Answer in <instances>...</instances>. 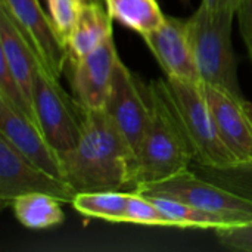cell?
Here are the masks:
<instances>
[{
  "mask_svg": "<svg viewBox=\"0 0 252 252\" xmlns=\"http://www.w3.org/2000/svg\"><path fill=\"white\" fill-rule=\"evenodd\" d=\"M61 159L63 180L77 193L133 190L134 151L103 109L83 112L80 140Z\"/></svg>",
  "mask_w": 252,
  "mask_h": 252,
  "instance_id": "1",
  "label": "cell"
},
{
  "mask_svg": "<svg viewBox=\"0 0 252 252\" xmlns=\"http://www.w3.org/2000/svg\"><path fill=\"white\" fill-rule=\"evenodd\" d=\"M146 90L152 112L148 130L134 152L133 190L188 170L190 162L195 161V152L158 81H152L146 86Z\"/></svg>",
  "mask_w": 252,
  "mask_h": 252,
  "instance_id": "2",
  "label": "cell"
},
{
  "mask_svg": "<svg viewBox=\"0 0 252 252\" xmlns=\"http://www.w3.org/2000/svg\"><path fill=\"white\" fill-rule=\"evenodd\" d=\"M157 81L195 152V161L213 168L238 165L236 157L220 136L202 83L170 77Z\"/></svg>",
  "mask_w": 252,
  "mask_h": 252,
  "instance_id": "3",
  "label": "cell"
},
{
  "mask_svg": "<svg viewBox=\"0 0 252 252\" xmlns=\"http://www.w3.org/2000/svg\"><path fill=\"white\" fill-rule=\"evenodd\" d=\"M235 12L213 10L202 3L186 21L196 68L204 84L242 96L232 46Z\"/></svg>",
  "mask_w": 252,
  "mask_h": 252,
  "instance_id": "4",
  "label": "cell"
},
{
  "mask_svg": "<svg viewBox=\"0 0 252 252\" xmlns=\"http://www.w3.org/2000/svg\"><path fill=\"white\" fill-rule=\"evenodd\" d=\"M142 195L165 196L216 214L233 226L252 223V201L205 177L183 170L168 179L142 185L134 189Z\"/></svg>",
  "mask_w": 252,
  "mask_h": 252,
  "instance_id": "5",
  "label": "cell"
},
{
  "mask_svg": "<svg viewBox=\"0 0 252 252\" xmlns=\"http://www.w3.org/2000/svg\"><path fill=\"white\" fill-rule=\"evenodd\" d=\"M34 106L40 128L52 148L59 155L72 151L81 136L83 111L41 65L34 83Z\"/></svg>",
  "mask_w": 252,
  "mask_h": 252,
  "instance_id": "6",
  "label": "cell"
},
{
  "mask_svg": "<svg viewBox=\"0 0 252 252\" xmlns=\"http://www.w3.org/2000/svg\"><path fill=\"white\" fill-rule=\"evenodd\" d=\"M3 9L35 53L41 68L59 80L68 61V49L52 18L38 0H0Z\"/></svg>",
  "mask_w": 252,
  "mask_h": 252,
  "instance_id": "7",
  "label": "cell"
},
{
  "mask_svg": "<svg viewBox=\"0 0 252 252\" xmlns=\"http://www.w3.org/2000/svg\"><path fill=\"white\" fill-rule=\"evenodd\" d=\"M27 193H46L62 204H71L77 195L68 182L35 165L0 137V204L9 207Z\"/></svg>",
  "mask_w": 252,
  "mask_h": 252,
  "instance_id": "8",
  "label": "cell"
},
{
  "mask_svg": "<svg viewBox=\"0 0 252 252\" xmlns=\"http://www.w3.org/2000/svg\"><path fill=\"white\" fill-rule=\"evenodd\" d=\"M103 111L115 123L136 152L151 123L152 111L146 87L121 58L117 59L111 90Z\"/></svg>",
  "mask_w": 252,
  "mask_h": 252,
  "instance_id": "9",
  "label": "cell"
},
{
  "mask_svg": "<svg viewBox=\"0 0 252 252\" xmlns=\"http://www.w3.org/2000/svg\"><path fill=\"white\" fill-rule=\"evenodd\" d=\"M118 58L114 37H109L89 55L66 62L71 65L72 97L83 112L105 108Z\"/></svg>",
  "mask_w": 252,
  "mask_h": 252,
  "instance_id": "10",
  "label": "cell"
},
{
  "mask_svg": "<svg viewBox=\"0 0 252 252\" xmlns=\"http://www.w3.org/2000/svg\"><path fill=\"white\" fill-rule=\"evenodd\" d=\"M202 89L223 142L239 164H252V103L210 84Z\"/></svg>",
  "mask_w": 252,
  "mask_h": 252,
  "instance_id": "11",
  "label": "cell"
},
{
  "mask_svg": "<svg viewBox=\"0 0 252 252\" xmlns=\"http://www.w3.org/2000/svg\"><path fill=\"white\" fill-rule=\"evenodd\" d=\"M143 40L158 61L165 77L202 83L189 40L186 21L167 16L165 22L154 32L145 35Z\"/></svg>",
  "mask_w": 252,
  "mask_h": 252,
  "instance_id": "12",
  "label": "cell"
},
{
  "mask_svg": "<svg viewBox=\"0 0 252 252\" xmlns=\"http://www.w3.org/2000/svg\"><path fill=\"white\" fill-rule=\"evenodd\" d=\"M0 137L7 140L21 155H24L35 165L59 179H63L61 155L52 148L43 131L1 99Z\"/></svg>",
  "mask_w": 252,
  "mask_h": 252,
  "instance_id": "13",
  "label": "cell"
},
{
  "mask_svg": "<svg viewBox=\"0 0 252 252\" xmlns=\"http://www.w3.org/2000/svg\"><path fill=\"white\" fill-rule=\"evenodd\" d=\"M0 59L34 103V83L40 62L9 15L0 9Z\"/></svg>",
  "mask_w": 252,
  "mask_h": 252,
  "instance_id": "14",
  "label": "cell"
},
{
  "mask_svg": "<svg viewBox=\"0 0 252 252\" xmlns=\"http://www.w3.org/2000/svg\"><path fill=\"white\" fill-rule=\"evenodd\" d=\"M112 37V16L105 4H83L75 27L66 40L68 61L80 59Z\"/></svg>",
  "mask_w": 252,
  "mask_h": 252,
  "instance_id": "15",
  "label": "cell"
},
{
  "mask_svg": "<svg viewBox=\"0 0 252 252\" xmlns=\"http://www.w3.org/2000/svg\"><path fill=\"white\" fill-rule=\"evenodd\" d=\"M61 204V201L46 193H27L15 198L9 207H12L16 220L24 227L44 230L65 220Z\"/></svg>",
  "mask_w": 252,
  "mask_h": 252,
  "instance_id": "16",
  "label": "cell"
},
{
  "mask_svg": "<svg viewBox=\"0 0 252 252\" xmlns=\"http://www.w3.org/2000/svg\"><path fill=\"white\" fill-rule=\"evenodd\" d=\"M105 4L112 19L136 31L142 38L167 19L157 0H105Z\"/></svg>",
  "mask_w": 252,
  "mask_h": 252,
  "instance_id": "17",
  "label": "cell"
},
{
  "mask_svg": "<svg viewBox=\"0 0 252 252\" xmlns=\"http://www.w3.org/2000/svg\"><path fill=\"white\" fill-rule=\"evenodd\" d=\"M148 196L158 210L164 214V217L171 223L173 227L179 229H213V230H221L227 227H233L232 223L227 220L210 214L207 211H202L196 207H192L189 204H185L177 199L165 198V196Z\"/></svg>",
  "mask_w": 252,
  "mask_h": 252,
  "instance_id": "18",
  "label": "cell"
},
{
  "mask_svg": "<svg viewBox=\"0 0 252 252\" xmlns=\"http://www.w3.org/2000/svg\"><path fill=\"white\" fill-rule=\"evenodd\" d=\"M130 190H94L78 192L71 205L83 216L112 223H124Z\"/></svg>",
  "mask_w": 252,
  "mask_h": 252,
  "instance_id": "19",
  "label": "cell"
},
{
  "mask_svg": "<svg viewBox=\"0 0 252 252\" xmlns=\"http://www.w3.org/2000/svg\"><path fill=\"white\" fill-rule=\"evenodd\" d=\"M198 170L202 177L252 201V164H238L229 168H213L198 164Z\"/></svg>",
  "mask_w": 252,
  "mask_h": 252,
  "instance_id": "20",
  "label": "cell"
},
{
  "mask_svg": "<svg viewBox=\"0 0 252 252\" xmlns=\"http://www.w3.org/2000/svg\"><path fill=\"white\" fill-rule=\"evenodd\" d=\"M0 99L4 100L18 114H21L22 117H25L27 120H30L32 124H35L40 128L34 103L25 94L19 83L13 78L7 65L1 59H0Z\"/></svg>",
  "mask_w": 252,
  "mask_h": 252,
  "instance_id": "21",
  "label": "cell"
},
{
  "mask_svg": "<svg viewBox=\"0 0 252 252\" xmlns=\"http://www.w3.org/2000/svg\"><path fill=\"white\" fill-rule=\"evenodd\" d=\"M124 223L158 226V227H173L171 223L164 217L158 207L145 195L130 190V198L126 207Z\"/></svg>",
  "mask_w": 252,
  "mask_h": 252,
  "instance_id": "22",
  "label": "cell"
},
{
  "mask_svg": "<svg viewBox=\"0 0 252 252\" xmlns=\"http://www.w3.org/2000/svg\"><path fill=\"white\" fill-rule=\"evenodd\" d=\"M81 0H47L49 15L66 44L81 10Z\"/></svg>",
  "mask_w": 252,
  "mask_h": 252,
  "instance_id": "23",
  "label": "cell"
},
{
  "mask_svg": "<svg viewBox=\"0 0 252 252\" xmlns=\"http://www.w3.org/2000/svg\"><path fill=\"white\" fill-rule=\"evenodd\" d=\"M220 244L233 251L252 252V223L216 230Z\"/></svg>",
  "mask_w": 252,
  "mask_h": 252,
  "instance_id": "24",
  "label": "cell"
},
{
  "mask_svg": "<svg viewBox=\"0 0 252 252\" xmlns=\"http://www.w3.org/2000/svg\"><path fill=\"white\" fill-rule=\"evenodd\" d=\"M239 21V30L244 38V43L248 49V55L252 62V0H245L244 4L236 12Z\"/></svg>",
  "mask_w": 252,
  "mask_h": 252,
  "instance_id": "25",
  "label": "cell"
},
{
  "mask_svg": "<svg viewBox=\"0 0 252 252\" xmlns=\"http://www.w3.org/2000/svg\"><path fill=\"white\" fill-rule=\"evenodd\" d=\"M245 0H202L201 3L213 10H230L238 12Z\"/></svg>",
  "mask_w": 252,
  "mask_h": 252,
  "instance_id": "26",
  "label": "cell"
},
{
  "mask_svg": "<svg viewBox=\"0 0 252 252\" xmlns=\"http://www.w3.org/2000/svg\"><path fill=\"white\" fill-rule=\"evenodd\" d=\"M81 3L83 4H105V0H81Z\"/></svg>",
  "mask_w": 252,
  "mask_h": 252,
  "instance_id": "27",
  "label": "cell"
},
{
  "mask_svg": "<svg viewBox=\"0 0 252 252\" xmlns=\"http://www.w3.org/2000/svg\"><path fill=\"white\" fill-rule=\"evenodd\" d=\"M182 1H183V3H185V4H188V3H189V1H190V0H182Z\"/></svg>",
  "mask_w": 252,
  "mask_h": 252,
  "instance_id": "28",
  "label": "cell"
}]
</instances>
